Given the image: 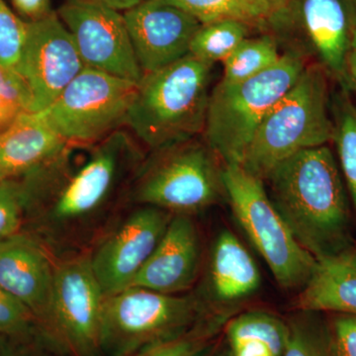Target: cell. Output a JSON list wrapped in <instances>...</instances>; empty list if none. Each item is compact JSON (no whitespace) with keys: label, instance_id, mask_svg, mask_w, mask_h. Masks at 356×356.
Returning <instances> with one entry per match:
<instances>
[{"label":"cell","instance_id":"cell-1","mask_svg":"<svg viewBox=\"0 0 356 356\" xmlns=\"http://www.w3.org/2000/svg\"><path fill=\"white\" fill-rule=\"evenodd\" d=\"M69 149L53 163L18 178L25 194L23 232L55 257L90 248L109 226L110 213L127 192L145 154L125 130L95 146L79 165Z\"/></svg>","mask_w":356,"mask_h":356},{"label":"cell","instance_id":"cell-2","mask_svg":"<svg viewBox=\"0 0 356 356\" xmlns=\"http://www.w3.org/2000/svg\"><path fill=\"white\" fill-rule=\"evenodd\" d=\"M264 181L293 236L316 259L355 248L348 195L329 147L293 154Z\"/></svg>","mask_w":356,"mask_h":356},{"label":"cell","instance_id":"cell-3","mask_svg":"<svg viewBox=\"0 0 356 356\" xmlns=\"http://www.w3.org/2000/svg\"><path fill=\"white\" fill-rule=\"evenodd\" d=\"M212 65L188 54L144 74L126 120L135 139L154 152L203 134Z\"/></svg>","mask_w":356,"mask_h":356},{"label":"cell","instance_id":"cell-4","mask_svg":"<svg viewBox=\"0 0 356 356\" xmlns=\"http://www.w3.org/2000/svg\"><path fill=\"white\" fill-rule=\"evenodd\" d=\"M329 77L321 65L306 67L298 81L264 117L238 165L264 180L293 154L332 142L334 125Z\"/></svg>","mask_w":356,"mask_h":356},{"label":"cell","instance_id":"cell-5","mask_svg":"<svg viewBox=\"0 0 356 356\" xmlns=\"http://www.w3.org/2000/svg\"><path fill=\"white\" fill-rule=\"evenodd\" d=\"M307 67L299 51L288 50L280 62L240 83L220 81L210 93L206 144L224 161L240 165L266 114L286 95Z\"/></svg>","mask_w":356,"mask_h":356},{"label":"cell","instance_id":"cell-6","mask_svg":"<svg viewBox=\"0 0 356 356\" xmlns=\"http://www.w3.org/2000/svg\"><path fill=\"white\" fill-rule=\"evenodd\" d=\"M193 295L165 294L131 286L104 297L103 356H131L170 341L217 317Z\"/></svg>","mask_w":356,"mask_h":356},{"label":"cell","instance_id":"cell-7","mask_svg":"<svg viewBox=\"0 0 356 356\" xmlns=\"http://www.w3.org/2000/svg\"><path fill=\"white\" fill-rule=\"evenodd\" d=\"M151 153L129 184L128 202L189 216L217 202L222 170L206 142L194 138Z\"/></svg>","mask_w":356,"mask_h":356},{"label":"cell","instance_id":"cell-8","mask_svg":"<svg viewBox=\"0 0 356 356\" xmlns=\"http://www.w3.org/2000/svg\"><path fill=\"white\" fill-rule=\"evenodd\" d=\"M222 181L236 220L278 284L284 289H302L317 259L293 236L269 198L264 180L238 165H225Z\"/></svg>","mask_w":356,"mask_h":356},{"label":"cell","instance_id":"cell-9","mask_svg":"<svg viewBox=\"0 0 356 356\" xmlns=\"http://www.w3.org/2000/svg\"><path fill=\"white\" fill-rule=\"evenodd\" d=\"M104 297L88 250L56 257L50 312L39 327L42 339L60 355L103 356Z\"/></svg>","mask_w":356,"mask_h":356},{"label":"cell","instance_id":"cell-10","mask_svg":"<svg viewBox=\"0 0 356 356\" xmlns=\"http://www.w3.org/2000/svg\"><path fill=\"white\" fill-rule=\"evenodd\" d=\"M137 88L134 81L86 67L41 113L70 146H95L126 126Z\"/></svg>","mask_w":356,"mask_h":356},{"label":"cell","instance_id":"cell-11","mask_svg":"<svg viewBox=\"0 0 356 356\" xmlns=\"http://www.w3.org/2000/svg\"><path fill=\"white\" fill-rule=\"evenodd\" d=\"M292 51L312 53L343 88H351L346 58L356 32V0H290L266 26Z\"/></svg>","mask_w":356,"mask_h":356},{"label":"cell","instance_id":"cell-12","mask_svg":"<svg viewBox=\"0 0 356 356\" xmlns=\"http://www.w3.org/2000/svg\"><path fill=\"white\" fill-rule=\"evenodd\" d=\"M134 206L110 224L88 250L93 273L105 296L132 286L173 216L153 206Z\"/></svg>","mask_w":356,"mask_h":356},{"label":"cell","instance_id":"cell-13","mask_svg":"<svg viewBox=\"0 0 356 356\" xmlns=\"http://www.w3.org/2000/svg\"><path fill=\"white\" fill-rule=\"evenodd\" d=\"M84 65L139 83L140 67L124 14L96 0H65L58 10Z\"/></svg>","mask_w":356,"mask_h":356},{"label":"cell","instance_id":"cell-14","mask_svg":"<svg viewBox=\"0 0 356 356\" xmlns=\"http://www.w3.org/2000/svg\"><path fill=\"white\" fill-rule=\"evenodd\" d=\"M84 67L72 34L58 13L53 11L28 22L27 40L17 72L31 91V112L51 106Z\"/></svg>","mask_w":356,"mask_h":356},{"label":"cell","instance_id":"cell-15","mask_svg":"<svg viewBox=\"0 0 356 356\" xmlns=\"http://www.w3.org/2000/svg\"><path fill=\"white\" fill-rule=\"evenodd\" d=\"M123 14L144 74L188 55L192 39L202 25L170 0H144Z\"/></svg>","mask_w":356,"mask_h":356},{"label":"cell","instance_id":"cell-16","mask_svg":"<svg viewBox=\"0 0 356 356\" xmlns=\"http://www.w3.org/2000/svg\"><path fill=\"white\" fill-rule=\"evenodd\" d=\"M55 266L56 257L29 234L0 243V287L29 309L38 331L50 312Z\"/></svg>","mask_w":356,"mask_h":356},{"label":"cell","instance_id":"cell-17","mask_svg":"<svg viewBox=\"0 0 356 356\" xmlns=\"http://www.w3.org/2000/svg\"><path fill=\"white\" fill-rule=\"evenodd\" d=\"M201 245L189 215H173L163 238L140 269L132 286L177 295L191 289L198 277Z\"/></svg>","mask_w":356,"mask_h":356},{"label":"cell","instance_id":"cell-18","mask_svg":"<svg viewBox=\"0 0 356 356\" xmlns=\"http://www.w3.org/2000/svg\"><path fill=\"white\" fill-rule=\"evenodd\" d=\"M70 147L41 112H26L0 133V181L44 168Z\"/></svg>","mask_w":356,"mask_h":356},{"label":"cell","instance_id":"cell-19","mask_svg":"<svg viewBox=\"0 0 356 356\" xmlns=\"http://www.w3.org/2000/svg\"><path fill=\"white\" fill-rule=\"evenodd\" d=\"M297 307L301 311L337 312L356 317V248L317 259Z\"/></svg>","mask_w":356,"mask_h":356},{"label":"cell","instance_id":"cell-20","mask_svg":"<svg viewBox=\"0 0 356 356\" xmlns=\"http://www.w3.org/2000/svg\"><path fill=\"white\" fill-rule=\"evenodd\" d=\"M210 284L215 298L226 302L250 296L261 286L257 264L231 232H222L213 245Z\"/></svg>","mask_w":356,"mask_h":356},{"label":"cell","instance_id":"cell-21","mask_svg":"<svg viewBox=\"0 0 356 356\" xmlns=\"http://www.w3.org/2000/svg\"><path fill=\"white\" fill-rule=\"evenodd\" d=\"M282 57L280 43L271 34L243 40L222 62V81L234 83L247 81L277 64Z\"/></svg>","mask_w":356,"mask_h":356},{"label":"cell","instance_id":"cell-22","mask_svg":"<svg viewBox=\"0 0 356 356\" xmlns=\"http://www.w3.org/2000/svg\"><path fill=\"white\" fill-rule=\"evenodd\" d=\"M252 27L245 21L236 19L202 24L192 39L189 54L211 65L222 63L248 38Z\"/></svg>","mask_w":356,"mask_h":356},{"label":"cell","instance_id":"cell-23","mask_svg":"<svg viewBox=\"0 0 356 356\" xmlns=\"http://www.w3.org/2000/svg\"><path fill=\"white\" fill-rule=\"evenodd\" d=\"M288 325L289 339L282 356H337L332 325L318 312L301 311Z\"/></svg>","mask_w":356,"mask_h":356},{"label":"cell","instance_id":"cell-24","mask_svg":"<svg viewBox=\"0 0 356 356\" xmlns=\"http://www.w3.org/2000/svg\"><path fill=\"white\" fill-rule=\"evenodd\" d=\"M334 138L341 170L356 210V105L343 88L332 106Z\"/></svg>","mask_w":356,"mask_h":356},{"label":"cell","instance_id":"cell-25","mask_svg":"<svg viewBox=\"0 0 356 356\" xmlns=\"http://www.w3.org/2000/svg\"><path fill=\"white\" fill-rule=\"evenodd\" d=\"M229 343L252 339L264 343L276 356H282L289 339V325L264 312L254 311L232 318L226 327Z\"/></svg>","mask_w":356,"mask_h":356},{"label":"cell","instance_id":"cell-26","mask_svg":"<svg viewBox=\"0 0 356 356\" xmlns=\"http://www.w3.org/2000/svg\"><path fill=\"white\" fill-rule=\"evenodd\" d=\"M201 24L224 19L245 21L252 26H266V11L250 0H170Z\"/></svg>","mask_w":356,"mask_h":356},{"label":"cell","instance_id":"cell-27","mask_svg":"<svg viewBox=\"0 0 356 356\" xmlns=\"http://www.w3.org/2000/svg\"><path fill=\"white\" fill-rule=\"evenodd\" d=\"M224 318H212L182 336L154 344L131 356H199L209 350Z\"/></svg>","mask_w":356,"mask_h":356},{"label":"cell","instance_id":"cell-28","mask_svg":"<svg viewBox=\"0 0 356 356\" xmlns=\"http://www.w3.org/2000/svg\"><path fill=\"white\" fill-rule=\"evenodd\" d=\"M32 95L25 79L16 70L0 65V133L20 115L31 112Z\"/></svg>","mask_w":356,"mask_h":356},{"label":"cell","instance_id":"cell-29","mask_svg":"<svg viewBox=\"0 0 356 356\" xmlns=\"http://www.w3.org/2000/svg\"><path fill=\"white\" fill-rule=\"evenodd\" d=\"M28 34V22L0 0V65L17 72Z\"/></svg>","mask_w":356,"mask_h":356},{"label":"cell","instance_id":"cell-30","mask_svg":"<svg viewBox=\"0 0 356 356\" xmlns=\"http://www.w3.org/2000/svg\"><path fill=\"white\" fill-rule=\"evenodd\" d=\"M25 194L19 179L0 181V243L22 233Z\"/></svg>","mask_w":356,"mask_h":356},{"label":"cell","instance_id":"cell-31","mask_svg":"<svg viewBox=\"0 0 356 356\" xmlns=\"http://www.w3.org/2000/svg\"><path fill=\"white\" fill-rule=\"evenodd\" d=\"M0 337L40 336L34 316L13 295L0 287Z\"/></svg>","mask_w":356,"mask_h":356},{"label":"cell","instance_id":"cell-32","mask_svg":"<svg viewBox=\"0 0 356 356\" xmlns=\"http://www.w3.org/2000/svg\"><path fill=\"white\" fill-rule=\"evenodd\" d=\"M41 337H0V356H56Z\"/></svg>","mask_w":356,"mask_h":356},{"label":"cell","instance_id":"cell-33","mask_svg":"<svg viewBox=\"0 0 356 356\" xmlns=\"http://www.w3.org/2000/svg\"><path fill=\"white\" fill-rule=\"evenodd\" d=\"M331 325L337 356H356L355 316H341Z\"/></svg>","mask_w":356,"mask_h":356},{"label":"cell","instance_id":"cell-34","mask_svg":"<svg viewBox=\"0 0 356 356\" xmlns=\"http://www.w3.org/2000/svg\"><path fill=\"white\" fill-rule=\"evenodd\" d=\"M17 13L27 19V22L36 21L53 13L51 0H11Z\"/></svg>","mask_w":356,"mask_h":356},{"label":"cell","instance_id":"cell-35","mask_svg":"<svg viewBox=\"0 0 356 356\" xmlns=\"http://www.w3.org/2000/svg\"><path fill=\"white\" fill-rule=\"evenodd\" d=\"M229 343L233 356H276L269 346L261 341L242 339Z\"/></svg>","mask_w":356,"mask_h":356},{"label":"cell","instance_id":"cell-36","mask_svg":"<svg viewBox=\"0 0 356 356\" xmlns=\"http://www.w3.org/2000/svg\"><path fill=\"white\" fill-rule=\"evenodd\" d=\"M346 70H348V79H350L351 88L356 83V32L351 41L350 51L346 58Z\"/></svg>","mask_w":356,"mask_h":356},{"label":"cell","instance_id":"cell-37","mask_svg":"<svg viewBox=\"0 0 356 356\" xmlns=\"http://www.w3.org/2000/svg\"><path fill=\"white\" fill-rule=\"evenodd\" d=\"M254 1L266 11L269 18L273 14L278 13L281 9L284 8L290 0H254Z\"/></svg>","mask_w":356,"mask_h":356},{"label":"cell","instance_id":"cell-38","mask_svg":"<svg viewBox=\"0 0 356 356\" xmlns=\"http://www.w3.org/2000/svg\"><path fill=\"white\" fill-rule=\"evenodd\" d=\"M96 1L102 2V3L111 7L115 10L124 11L125 13L129 9L140 4L144 0H96Z\"/></svg>","mask_w":356,"mask_h":356},{"label":"cell","instance_id":"cell-39","mask_svg":"<svg viewBox=\"0 0 356 356\" xmlns=\"http://www.w3.org/2000/svg\"><path fill=\"white\" fill-rule=\"evenodd\" d=\"M210 348L199 356H225L224 355H221V353H213L212 351L210 350Z\"/></svg>","mask_w":356,"mask_h":356},{"label":"cell","instance_id":"cell-40","mask_svg":"<svg viewBox=\"0 0 356 356\" xmlns=\"http://www.w3.org/2000/svg\"><path fill=\"white\" fill-rule=\"evenodd\" d=\"M353 88L355 89V90L356 91V83L353 84Z\"/></svg>","mask_w":356,"mask_h":356},{"label":"cell","instance_id":"cell-41","mask_svg":"<svg viewBox=\"0 0 356 356\" xmlns=\"http://www.w3.org/2000/svg\"><path fill=\"white\" fill-rule=\"evenodd\" d=\"M250 1H252V2H254V3H255V2L254 1V0H250ZM255 4H257V3H255ZM259 7H261V6H259ZM266 14H267V13H266Z\"/></svg>","mask_w":356,"mask_h":356}]
</instances>
